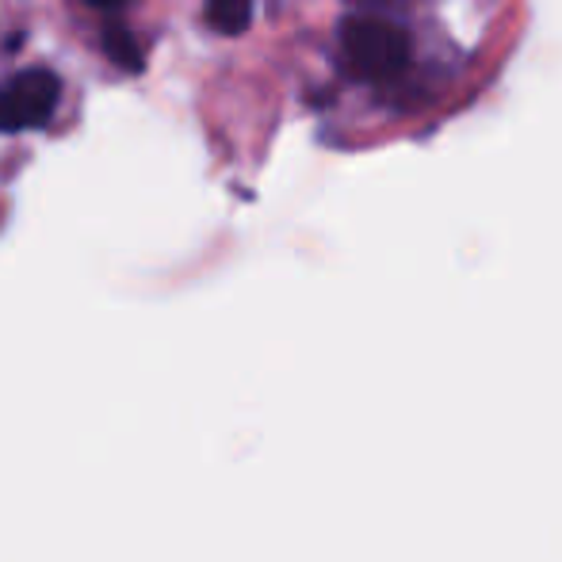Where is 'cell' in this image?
I'll list each match as a JSON object with an SVG mask.
<instances>
[{
  "label": "cell",
  "mask_w": 562,
  "mask_h": 562,
  "mask_svg": "<svg viewBox=\"0 0 562 562\" xmlns=\"http://www.w3.org/2000/svg\"><path fill=\"white\" fill-rule=\"evenodd\" d=\"M340 50L345 61L360 81H386L398 77L409 61V38L402 35V27L375 15H352L340 27Z\"/></svg>",
  "instance_id": "cell-1"
},
{
  "label": "cell",
  "mask_w": 562,
  "mask_h": 562,
  "mask_svg": "<svg viewBox=\"0 0 562 562\" xmlns=\"http://www.w3.org/2000/svg\"><path fill=\"white\" fill-rule=\"evenodd\" d=\"M61 100V81L50 69H27L0 85V134L38 131L50 123Z\"/></svg>",
  "instance_id": "cell-2"
},
{
  "label": "cell",
  "mask_w": 562,
  "mask_h": 562,
  "mask_svg": "<svg viewBox=\"0 0 562 562\" xmlns=\"http://www.w3.org/2000/svg\"><path fill=\"white\" fill-rule=\"evenodd\" d=\"M207 23L223 35H241L252 23V0H207Z\"/></svg>",
  "instance_id": "cell-3"
},
{
  "label": "cell",
  "mask_w": 562,
  "mask_h": 562,
  "mask_svg": "<svg viewBox=\"0 0 562 562\" xmlns=\"http://www.w3.org/2000/svg\"><path fill=\"white\" fill-rule=\"evenodd\" d=\"M104 54L115 61L119 69H126V74H142V50H138V43H134L131 31L119 27V23H108V27H104Z\"/></svg>",
  "instance_id": "cell-4"
},
{
  "label": "cell",
  "mask_w": 562,
  "mask_h": 562,
  "mask_svg": "<svg viewBox=\"0 0 562 562\" xmlns=\"http://www.w3.org/2000/svg\"><path fill=\"white\" fill-rule=\"evenodd\" d=\"M92 8H119V4H131V0H89Z\"/></svg>",
  "instance_id": "cell-5"
}]
</instances>
